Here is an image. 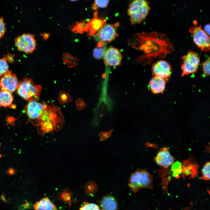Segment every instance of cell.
Instances as JSON below:
<instances>
[{"label":"cell","instance_id":"obj_17","mask_svg":"<svg viewBox=\"0 0 210 210\" xmlns=\"http://www.w3.org/2000/svg\"><path fill=\"white\" fill-rule=\"evenodd\" d=\"M97 15V12H95L94 14L93 18L88 22L89 27V35L90 36L94 35L105 24V20H102L100 18H98Z\"/></svg>","mask_w":210,"mask_h":210},{"label":"cell","instance_id":"obj_27","mask_svg":"<svg viewBox=\"0 0 210 210\" xmlns=\"http://www.w3.org/2000/svg\"><path fill=\"white\" fill-rule=\"evenodd\" d=\"M109 2L108 0H97L94 1L93 4V9L96 10L100 8H105L107 7Z\"/></svg>","mask_w":210,"mask_h":210},{"label":"cell","instance_id":"obj_2","mask_svg":"<svg viewBox=\"0 0 210 210\" xmlns=\"http://www.w3.org/2000/svg\"><path fill=\"white\" fill-rule=\"evenodd\" d=\"M150 8L149 2L145 0H135L129 5L127 13L132 24L140 23L148 15Z\"/></svg>","mask_w":210,"mask_h":210},{"label":"cell","instance_id":"obj_6","mask_svg":"<svg viewBox=\"0 0 210 210\" xmlns=\"http://www.w3.org/2000/svg\"><path fill=\"white\" fill-rule=\"evenodd\" d=\"M189 31L197 46L204 52H209L210 49V36L202 29L201 25L192 27L189 29Z\"/></svg>","mask_w":210,"mask_h":210},{"label":"cell","instance_id":"obj_13","mask_svg":"<svg viewBox=\"0 0 210 210\" xmlns=\"http://www.w3.org/2000/svg\"><path fill=\"white\" fill-rule=\"evenodd\" d=\"M154 160L160 166L167 169L174 162V158L167 148H162L159 151Z\"/></svg>","mask_w":210,"mask_h":210},{"label":"cell","instance_id":"obj_22","mask_svg":"<svg viewBox=\"0 0 210 210\" xmlns=\"http://www.w3.org/2000/svg\"><path fill=\"white\" fill-rule=\"evenodd\" d=\"M89 27L88 22H79L77 23L72 28V31L75 33L83 34L84 32H88Z\"/></svg>","mask_w":210,"mask_h":210},{"label":"cell","instance_id":"obj_9","mask_svg":"<svg viewBox=\"0 0 210 210\" xmlns=\"http://www.w3.org/2000/svg\"><path fill=\"white\" fill-rule=\"evenodd\" d=\"M19 83L15 74L11 71L8 70L0 80V88L1 90L11 93L17 89Z\"/></svg>","mask_w":210,"mask_h":210},{"label":"cell","instance_id":"obj_28","mask_svg":"<svg viewBox=\"0 0 210 210\" xmlns=\"http://www.w3.org/2000/svg\"><path fill=\"white\" fill-rule=\"evenodd\" d=\"M80 210H101L99 206L92 203L84 202Z\"/></svg>","mask_w":210,"mask_h":210},{"label":"cell","instance_id":"obj_23","mask_svg":"<svg viewBox=\"0 0 210 210\" xmlns=\"http://www.w3.org/2000/svg\"><path fill=\"white\" fill-rule=\"evenodd\" d=\"M72 97L69 94V91L66 93L61 90L59 93L57 99L59 103L61 104H64L71 102L72 100Z\"/></svg>","mask_w":210,"mask_h":210},{"label":"cell","instance_id":"obj_4","mask_svg":"<svg viewBox=\"0 0 210 210\" xmlns=\"http://www.w3.org/2000/svg\"><path fill=\"white\" fill-rule=\"evenodd\" d=\"M153 177L147 171L138 170L131 174L128 186L131 190L136 193L142 188H153Z\"/></svg>","mask_w":210,"mask_h":210},{"label":"cell","instance_id":"obj_14","mask_svg":"<svg viewBox=\"0 0 210 210\" xmlns=\"http://www.w3.org/2000/svg\"><path fill=\"white\" fill-rule=\"evenodd\" d=\"M101 210H118V204L115 197L110 194L103 196L98 201Z\"/></svg>","mask_w":210,"mask_h":210},{"label":"cell","instance_id":"obj_20","mask_svg":"<svg viewBox=\"0 0 210 210\" xmlns=\"http://www.w3.org/2000/svg\"><path fill=\"white\" fill-rule=\"evenodd\" d=\"M62 59L68 66L71 68L76 66L78 62V59L67 53L63 54Z\"/></svg>","mask_w":210,"mask_h":210},{"label":"cell","instance_id":"obj_11","mask_svg":"<svg viewBox=\"0 0 210 210\" xmlns=\"http://www.w3.org/2000/svg\"><path fill=\"white\" fill-rule=\"evenodd\" d=\"M118 26L119 23L114 24L105 23L98 31L97 35L102 42H110L118 35L116 29Z\"/></svg>","mask_w":210,"mask_h":210},{"label":"cell","instance_id":"obj_16","mask_svg":"<svg viewBox=\"0 0 210 210\" xmlns=\"http://www.w3.org/2000/svg\"><path fill=\"white\" fill-rule=\"evenodd\" d=\"M167 82L164 79L154 75L149 82L150 89L154 94H162L165 90Z\"/></svg>","mask_w":210,"mask_h":210},{"label":"cell","instance_id":"obj_8","mask_svg":"<svg viewBox=\"0 0 210 210\" xmlns=\"http://www.w3.org/2000/svg\"><path fill=\"white\" fill-rule=\"evenodd\" d=\"M15 44L18 50L26 54L32 53L36 49V42L34 36L29 33H24L15 38Z\"/></svg>","mask_w":210,"mask_h":210},{"label":"cell","instance_id":"obj_26","mask_svg":"<svg viewBox=\"0 0 210 210\" xmlns=\"http://www.w3.org/2000/svg\"><path fill=\"white\" fill-rule=\"evenodd\" d=\"M8 69L6 57L0 58V77L7 72Z\"/></svg>","mask_w":210,"mask_h":210},{"label":"cell","instance_id":"obj_25","mask_svg":"<svg viewBox=\"0 0 210 210\" xmlns=\"http://www.w3.org/2000/svg\"><path fill=\"white\" fill-rule=\"evenodd\" d=\"M210 163L209 161L206 162L203 166L201 172L202 175L201 176L202 179L206 181H209L210 179Z\"/></svg>","mask_w":210,"mask_h":210},{"label":"cell","instance_id":"obj_15","mask_svg":"<svg viewBox=\"0 0 210 210\" xmlns=\"http://www.w3.org/2000/svg\"><path fill=\"white\" fill-rule=\"evenodd\" d=\"M182 177L190 176L192 178L195 177L197 173L199 165L193 162L191 159L185 160L182 163Z\"/></svg>","mask_w":210,"mask_h":210},{"label":"cell","instance_id":"obj_3","mask_svg":"<svg viewBox=\"0 0 210 210\" xmlns=\"http://www.w3.org/2000/svg\"><path fill=\"white\" fill-rule=\"evenodd\" d=\"M17 90L18 94L26 101L37 102L39 99L42 87L40 85L35 84L32 79L26 78L19 82Z\"/></svg>","mask_w":210,"mask_h":210},{"label":"cell","instance_id":"obj_12","mask_svg":"<svg viewBox=\"0 0 210 210\" xmlns=\"http://www.w3.org/2000/svg\"><path fill=\"white\" fill-rule=\"evenodd\" d=\"M123 58L122 55L117 48L110 47L105 52L104 55L105 64L107 65L116 66H120Z\"/></svg>","mask_w":210,"mask_h":210},{"label":"cell","instance_id":"obj_31","mask_svg":"<svg viewBox=\"0 0 210 210\" xmlns=\"http://www.w3.org/2000/svg\"><path fill=\"white\" fill-rule=\"evenodd\" d=\"M77 107L79 109H82L86 106V104L81 99H78L76 102Z\"/></svg>","mask_w":210,"mask_h":210},{"label":"cell","instance_id":"obj_21","mask_svg":"<svg viewBox=\"0 0 210 210\" xmlns=\"http://www.w3.org/2000/svg\"><path fill=\"white\" fill-rule=\"evenodd\" d=\"M170 168L172 176L176 178H179L180 175L182 173V163L178 161L175 162L171 166Z\"/></svg>","mask_w":210,"mask_h":210},{"label":"cell","instance_id":"obj_32","mask_svg":"<svg viewBox=\"0 0 210 210\" xmlns=\"http://www.w3.org/2000/svg\"><path fill=\"white\" fill-rule=\"evenodd\" d=\"M210 24H206L204 27V30L205 32L209 36L210 35Z\"/></svg>","mask_w":210,"mask_h":210},{"label":"cell","instance_id":"obj_10","mask_svg":"<svg viewBox=\"0 0 210 210\" xmlns=\"http://www.w3.org/2000/svg\"><path fill=\"white\" fill-rule=\"evenodd\" d=\"M152 70L154 75L162 78L167 81L170 77L172 68L168 62L161 60L153 64Z\"/></svg>","mask_w":210,"mask_h":210},{"label":"cell","instance_id":"obj_30","mask_svg":"<svg viewBox=\"0 0 210 210\" xmlns=\"http://www.w3.org/2000/svg\"><path fill=\"white\" fill-rule=\"evenodd\" d=\"M6 30V24L2 17H0V39L5 34Z\"/></svg>","mask_w":210,"mask_h":210},{"label":"cell","instance_id":"obj_34","mask_svg":"<svg viewBox=\"0 0 210 210\" xmlns=\"http://www.w3.org/2000/svg\"><path fill=\"white\" fill-rule=\"evenodd\" d=\"M14 169H13L10 168L8 170V173L9 174H14Z\"/></svg>","mask_w":210,"mask_h":210},{"label":"cell","instance_id":"obj_33","mask_svg":"<svg viewBox=\"0 0 210 210\" xmlns=\"http://www.w3.org/2000/svg\"><path fill=\"white\" fill-rule=\"evenodd\" d=\"M40 36L42 37L44 40H47L50 36L49 34L47 33H43L40 34Z\"/></svg>","mask_w":210,"mask_h":210},{"label":"cell","instance_id":"obj_29","mask_svg":"<svg viewBox=\"0 0 210 210\" xmlns=\"http://www.w3.org/2000/svg\"><path fill=\"white\" fill-rule=\"evenodd\" d=\"M209 57L202 63V66L203 74L205 76L210 75V60Z\"/></svg>","mask_w":210,"mask_h":210},{"label":"cell","instance_id":"obj_1","mask_svg":"<svg viewBox=\"0 0 210 210\" xmlns=\"http://www.w3.org/2000/svg\"><path fill=\"white\" fill-rule=\"evenodd\" d=\"M64 122L61 109L52 102H47V107L38 126V132L43 136L54 130L59 131L62 127Z\"/></svg>","mask_w":210,"mask_h":210},{"label":"cell","instance_id":"obj_5","mask_svg":"<svg viewBox=\"0 0 210 210\" xmlns=\"http://www.w3.org/2000/svg\"><path fill=\"white\" fill-rule=\"evenodd\" d=\"M47 106V102L42 103L29 102L24 108L28 120L34 125L38 126Z\"/></svg>","mask_w":210,"mask_h":210},{"label":"cell","instance_id":"obj_35","mask_svg":"<svg viewBox=\"0 0 210 210\" xmlns=\"http://www.w3.org/2000/svg\"><path fill=\"white\" fill-rule=\"evenodd\" d=\"M1 145V143H0V147ZM1 156H2V155H1V154L0 153V158L1 157Z\"/></svg>","mask_w":210,"mask_h":210},{"label":"cell","instance_id":"obj_7","mask_svg":"<svg viewBox=\"0 0 210 210\" xmlns=\"http://www.w3.org/2000/svg\"><path fill=\"white\" fill-rule=\"evenodd\" d=\"M181 66L182 76L194 74L197 72L200 63V58L195 52L190 50L182 57Z\"/></svg>","mask_w":210,"mask_h":210},{"label":"cell","instance_id":"obj_18","mask_svg":"<svg viewBox=\"0 0 210 210\" xmlns=\"http://www.w3.org/2000/svg\"><path fill=\"white\" fill-rule=\"evenodd\" d=\"M13 96L11 92L5 91H0V107H9L15 108L16 106L12 104Z\"/></svg>","mask_w":210,"mask_h":210},{"label":"cell","instance_id":"obj_19","mask_svg":"<svg viewBox=\"0 0 210 210\" xmlns=\"http://www.w3.org/2000/svg\"><path fill=\"white\" fill-rule=\"evenodd\" d=\"M34 208L35 210H57L55 206L47 197L37 202Z\"/></svg>","mask_w":210,"mask_h":210},{"label":"cell","instance_id":"obj_24","mask_svg":"<svg viewBox=\"0 0 210 210\" xmlns=\"http://www.w3.org/2000/svg\"><path fill=\"white\" fill-rule=\"evenodd\" d=\"M103 44L102 42L98 43L97 46L93 50L94 57L97 59H100L104 56V49L103 47Z\"/></svg>","mask_w":210,"mask_h":210}]
</instances>
